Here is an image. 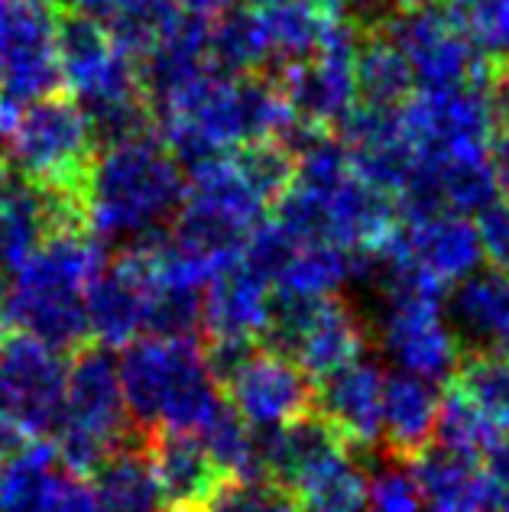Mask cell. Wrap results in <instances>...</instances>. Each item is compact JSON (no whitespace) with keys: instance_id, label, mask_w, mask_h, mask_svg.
Instances as JSON below:
<instances>
[{"instance_id":"1","label":"cell","mask_w":509,"mask_h":512,"mask_svg":"<svg viewBox=\"0 0 509 512\" xmlns=\"http://www.w3.org/2000/svg\"><path fill=\"white\" fill-rule=\"evenodd\" d=\"M185 192L189 175L172 159L163 137L111 146L98 153L91 169L88 218L107 240L153 247L169 237Z\"/></svg>"},{"instance_id":"2","label":"cell","mask_w":509,"mask_h":512,"mask_svg":"<svg viewBox=\"0 0 509 512\" xmlns=\"http://www.w3.org/2000/svg\"><path fill=\"white\" fill-rule=\"evenodd\" d=\"M127 409L146 431L172 428L198 435L221 409L218 380L198 338H146L120 360Z\"/></svg>"},{"instance_id":"3","label":"cell","mask_w":509,"mask_h":512,"mask_svg":"<svg viewBox=\"0 0 509 512\" xmlns=\"http://www.w3.org/2000/svg\"><path fill=\"white\" fill-rule=\"evenodd\" d=\"M101 250L85 234L49 237L26 260L13 289V312L30 338L49 347H69L88 331V282L101 273Z\"/></svg>"},{"instance_id":"4","label":"cell","mask_w":509,"mask_h":512,"mask_svg":"<svg viewBox=\"0 0 509 512\" xmlns=\"http://www.w3.org/2000/svg\"><path fill=\"white\" fill-rule=\"evenodd\" d=\"M0 153L26 182L88 192L98 146L72 94L13 107L0 117Z\"/></svg>"},{"instance_id":"5","label":"cell","mask_w":509,"mask_h":512,"mask_svg":"<svg viewBox=\"0 0 509 512\" xmlns=\"http://www.w3.org/2000/svg\"><path fill=\"white\" fill-rule=\"evenodd\" d=\"M56 56V4L0 0V107H23L62 94Z\"/></svg>"},{"instance_id":"6","label":"cell","mask_w":509,"mask_h":512,"mask_svg":"<svg viewBox=\"0 0 509 512\" xmlns=\"http://www.w3.org/2000/svg\"><path fill=\"white\" fill-rule=\"evenodd\" d=\"M127 396L120 383V367L88 350L69 373V396L62 412V454L72 467H98L127 431Z\"/></svg>"},{"instance_id":"7","label":"cell","mask_w":509,"mask_h":512,"mask_svg":"<svg viewBox=\"0 0 509 512\" xmlns=\"http://www.w3.org/2000/svg\"><path fill=\"white\" fill-rule=\"evenodd\" d=\"M69 373L56 347L36 338L0 347V419L26 431H43L62 422Z\"/></svg>"},{"instance_id":"8","label":"cell","mask_w":509,"mask_h":512,"mask_svg":"<svg viewBox=\"0 0 509 512\" xmlns=\"http://www.w3.org/2000/svg\"><path fill=\"white\" fill-rule=\"evenodd\" d=\"M227 402L257 431L289 425L315 412V386L296 360L257 347L244 367L224 386Z\"/></svg>"},{"instance_id":"9","label":"cell","mask_w":509,"mask_h":512,"mask_svg":"<svg viewBox=\"0 0 509 512\" xmlns=\"http://www.w3.org/2000/svg\"><path fill=\"white\" fill-rule=\"evenodd\" d=\"M383 386L386 376L370 360L347 363L315 386V412L354 454L383 441Z\"/></svg>"},{"instance_id":"10","label":"cell","mask_w":509,"mask_h":512,"mask_svg":"<svg viewBox=\"0 0 509 512\" xmlns=\"http://www.w3.org/2000/svg\"><path fill=\"white\" fill-rule=\"evenodd\" d=\"M341 454H351V448L318 412H308L270 431H257L260 477L286 496L296 493L325 464L338 461Z\"/></svg>"},{"instance_id":"11","label":"cell","mask_w":509,"mask_h":512,"mask_svg":"<svg viewBox=\"0 0 509 512\" xmlns=\"http://www.w3.org/2000/svg\"><path fill=\"white\" fill-rule=\"evenodd\" d=\"M445 321L461 357L506 354L509 350V276L477 269L454 282L445 299Z\"/></svg>"},{"instance_id":"12","label":"cell","mask_w":509,"mask_h":512,"mask_svg":"<svg viewBox=\"0 0 509 512\" xmlns=\"http://www.w3.org/2000/svg\"><path fill=\"white\" fill-rule=\"evenodd\" d=\"M146 448H150V461L169 512H205L211 496L227 480L202 438L192 435V431L159 428L156 435H150Z\"/></svg>"},{"instance_id":"13","label":"cell","mask_w":509,"mask_h":512,"mask_svg":"<svg viewBox=\"0 0 509 512\" xmlns=\"http://www.w3.org/2000/svg\"><path fill=\"white\" fill-rule=\"evenodd\" d=\"M441 393L432 380L396 370L383 386V451L415 461L438 438Z\"/></svg>"},{"instance_id":"14","label":"cell","mask_w":509,"mask_h":512,"mask_svg":"<svg viewBox=\"0 0 509 512\" xmlns=\"http://www.w3.org/2000/svg\"><path fill=\"white\" fill-rule=\"evenodd\" d=\"M399 244L409 253V260L441 286H454L477 273V263L484 256L477 224L467 221L464 214H441V218L412 227L399 224Z\"/></svg>"},{"instance_id":"15","label":"cell","mask_w":509,"mask_h":512,"mask_svg":"<svg viewBox=\"0 0 509 512\" xmlns=\"http://www.w3.org/2000/svg\"><path fill=\"white\" fill-rule=\"evenodd\" d=\"M266 302H270V286L237 260L208 282L202 334L257 341L266 325Z\"/></svg>"},{"instance_id":"16","label":"cell","mask_w":509,"mask_h":512,"mask_svg":"<svg viewBox=\"0 0 509 512\" xmlns=\"http://www.w3.org/2000/svg\"><path fill=\"white\" fill-rule=\"evenodd\" d=\"M367 338H370L367 321L360 318L357 308L347 299H341V295H328L292 360H296L312 380H325L328 373L360 360Z\"/></svg>"},{"instance_id":"17","label":"cell","mask_w":509,"mask_h":512,"mask_svg":"<svg viewBox=\"0 0 509 512\" xmlns=\"http://www.w3.org/2000/svg\"><path fill=\"white\" fill-rule=\"evenodd\" d=\"M412 464L425 496V512H487L480 457L432 444Z\"/></svg>"},{"instance_id":"18","label":"cell","mask_w":509,"mask_h":512,"mask_svg":"<svg viewBox=\"0 0 509 512\" xmlns=\"http://www.w3.org/2000/svg\"><path fill=\"white\" fill-rule=\"evenodd\" d=\"M150 438L140 448L107 454L95 467V500L101 512H166V496L150 461Z\"/></svg>"},{"instance_id":"19","label":"cell","mask_w":509,"mask_h":512,"mask_svg":"<svg viewBox=\"0 0 509 512\" xmlns=\"http://www.w3.org/2000/svg\"><path fill=\"white\" fill-rule=\"evenodd\" d=\"M354 78H357V101L380 104V107H406L415 91H419V75L396 39L377 30L360 33L357 59H354Z\"/></svg>"},{"instance_id":"20","label":"cell","mask_w":509,"mask_h":512,"mask_svg":"<svg viewBox=\"0 0 509 512\" xmlns=\"http://www.w3.org/2000/svg\"><path fill=\"white\" fill-rule=\"evenodd\" d=\"M273 56L270 33L253 4H234L211 17L208 36V65L227 78L260 72Z\"/></svg>"},{"instance_id":"21","label":"cell","mask_w":509,"mask_h":512,"mask_svg":"<svg viewBox=\"0 0 509 512\" xmlns=\"http://www.w3.org/2000/svg\"><path fill=\"white\" fill-rule=\"evenodd\" d=\"M250 4L263 17L273 52L292 59L318 52L331 23L341 20L331 0H250Z\"/></svg>"},{"instance_id":"22","label":"cell","mask_w":509,"mask_h":512,"mask_svg":"<svg viewBox=\"0 0 509 512\" xmlns=\"http://www.w3.org/2000/svg\"><path fill=\"white\" fill-rule=\"evenodd\" d=\"M367 500H370L367 470L357 464L354 451L325 464L318 474H312L292 493L296 512H364Z\"/></svg>"},{"instance_id":"23","label":"cell","mask_w":509,"mask_h":512,"mask_svg":"<svg viewBox=\"0 0 509 512\" xmlns=\"http://www.w3.org/2000/svg\"><path fill=\"white\" fill-rule=\"evenodd\" d=\"M227 159H231L237 175L250 185V192L257 195L266 208H273L276 201L289 192L299 175L296 156H292L276 137L240 143V146H234Z\"/></svg>"},{"instance_id":"24","label":"cell","mask_w":509,"mask_h":512,"mask_svg":"<svg viewBox=\"0 0 509 512\" xmlns=\"http://www.w3.org/2000/svg\"><path fill=\"white\" fill-rule=\"evenodd\" d=\"M198 438L208 448L227 477L240 480H263L260 461H257V431H253L244 415H240L231 402H221V409L211 415L208 425L198 431Z\"/></svg>"},{"instance_id":"25","label":"cell","mask_w":509,"mask_h":512,"mask_svg":"<svg viewBox=\"0 0 509 512\" xmlns=\"http://www.w3.org/2000/svg\"><path fill=\"white\" fill-rule=\"evenodd\" d=\"M182 13L179 0H124L111 17H107V33L114 46L133 59H143L146 52L159 46V39L169 33Z\"/></svg>"},{"instance_id":"26","label":"cell","mask_w":509,"mask_h":512,"mask_svg":"<svg viewBox=\"0 0 509 512\" xmlns=\"http://www.w3.org/2000/svg\"><path fill=\"white\" fill-rule=\"evenodd\" d=\"M451 383L477 402V409L487 415L500 435H509V350L506 354L461 357Z\"/></svg>"},{"instance_id":"27","label":"cell","mask_w":509,"mask_h":512,"mask_svg":"<svg viewBox=\"0 0 509 512\" xmlns=\"http://www.w3.org/2000/svg\"><path fill=\"white\" fill-rule=\"evenodd\" d=\"M438 169H441V185H445L451 214H480L503 198V188L490 156L448 159Z\"/></svg>"},{"instance_id":"28","label":"cell","mask_w":509,"mask_h":512,"mask_svg":"<svg viewBox=\"0 0 509 512\" xmlns=\"http://www.w3.org/2000/svg\"><path fill=\"white\" fill-rule=\"evenodd\" d=\"M500 438V431L490 425V419L477 409V402L464 393L461 386H448L441 396V422H438V441L451 451L480 457L493 441Z\"/></svg>"},{"instance_id":"29","label":"cell","mask_w":509,"mask_h":512,"mask_svg":"<svg viewBox=\"0 0 509 512\" xmlns=\"http://www.w3.org/2000/svg\"><path fill=\"white\" fill-rule=\"evenodd\" d=\"M354 253L338 244H308L292 260L289 273L279 286L308 292V295H338L351 282Z\"/></svg>"},{"instance_id":"30","label":"cell","mask_w":509,"mask_h":512,"mask_svg":"<svg viewBox=\"0 0 509 512\" xmlns=\"http://www.w3.org/2000/svg\"><path fill=\"white\" fill-rule=\"evenodd\" d=\"M302 244L292 237L283 224L276 221H260L250 231L244 250H240V263H244L253 276H260L266 286H279L283 276L289 273L292 260L299 256Z\"/></svg>"},{"instance_id":"31","label":"cell","mask_w":509,"mask_h":512,"mask_svg":"<svg viewBox=\"0 0 509 512\" xmlns=\"http://www.w3.org/2000/svg\"><path fill=\"white\" fill-rule=\"evenodd\" d=\"M367 483L373 512H425L422 487L412 474V464L403 457L380 451L377 464L367 474Z\"/></svg>"},{"instance_id":"32","label":"cell","mask_w":509,"mask_h":512,"mask_svg":"<svg viewBox=\"0 0 509 512\" xmlns=\"http://www.w3.org/2000/svg\"><path fill=\"white\" fill-rule=\"evenodd\" d=\"M419 166V153L409 140H393L380 146H360L351 150V172L357 179L377 185L380 192L396 195L409 182V175Z\"/></svg>"},{"instance_id":"33","label":"cell","mask_w":509,"mask_h":512,"mask_svg":"<svg viewBox=\"0 0 509 512\" xmlns=\"http://www.w3.org/2000/svg\"><path fill=\"white\" fill-rule=\"evenodd\" d=\"M286 500V493H279L273 483L266 480H240L227 477L221 490L211 496L205 512H273Z\"/></svg>"},{"instance_id":"34","label":"cell","mask_w":509,"mask_h":512,"mask_svg":"<svg viewBox=\"0 0 509 512\" xmlns=\"http://www.w3.org/2000/svg\"><path fill=\"white\" fill-rule=\"evenodd\" d=\"M477 218H480L477 234H480V247H484L487 263L497 269V273L509 276V201L500 198L497 205L480 211Z\"/></svg>"},{"instance_id":"35","label":"cell","mask_w":509,"mask_h":512,"mask_svg":"<svg viewBox=\"0 0 509 512\" xmlns=\"http://www.w3.org/2000/svg\"><path fill=\"white\" fill-rule=\"evenodd\" d=\"M487 512H509V435H500L480 454Z\"/></svg>"},{"instance_id":"36","label":"cell","mask_w":509,"mask_h":512,"mask_svg":"<svg viewBox=\"0 0 509 512\" xmlns=\"http://www.w3.org/2000/svg\"><path fill=\"white\" fill-rule=\"evenodd\" d=\"M39 512H101V506L95 500V490L75 480H56Z\"/></svg>"},{"instance_id":"37","label":"cell","mask_w":509,"mask_h":512,"mask_svg":"<svg viewBox=\"0 0 509 512\" xmlns=\"http://www.w3.org/2000/svg\"><path fill=\"white\" fill-rule=\"evenodd\" d=\"M490 163H493V169H497L503 198L509 201V124L493 127V137H490Z\"/></svg>"},{"instance_id":"38","label":"cell","mask_w":509,"mask_h":512,"mask_svg":"<svg viewBox=\"0 0 509 512\" xmlns=\"http://www.w3.org/2000/svg\"><path fill=\"white\" fill-rule=\"evenodd\" d=\"M399 10H415V7H425V4H435V0H393Z\"/></svg>"},{"instance_id":"39","label":"cell","mask_w":509,"mask_h":512,"mask_svg":"<svg viewBox=\"0 0 509 512\" xmlns=\"http://www.w3.org/2000/svg\"><path fill=\"white\" fill-rule=\"evenodd\" d=\"M454 7H461V10H474V7H480V4H487V0H451Z\"/></svg>"},{"instance_id":"40","label":"cell","mask_w":509,"mask_h":512,"mask_svg":"<svg viewBox=\"0 0 509 512\" xmlns=\"http://www.w3.org/2000/svg\"><path fill=\"white\" fill-rule=\"evenodd\" d=\"M273 512H296V506H292L289 500H283V503H279V506H276Z\"/></svg>"},{"instance_id":"41","label":"cell","mask_w":509,"mask_h":512,"mask_svg":"<svg viewBox=\"0 0 509 512\" xmlns=\"http://www.w3.org/2000/svg\"><path fill=\"white\" fill-rule=\"evenodd\" d=\"M49 4H56V7H62V4H65V0H49Z\"/></svg>"},{"instance_id":"42","label":"cell","mask_w":509,"mask_h":512,"mask_svg":"<svg viewBox=\"0 0 509 512\" xmlns=\"http://www.w3.org/2000/svg\"><path fill=\"white\" fill-rule=\"evenodd\" d=\"M331 4H334V7H338V0H331Z\"/></svg>"},{"instance_id":"43","label":"cell","mask_w":509,"mask_h":512,"mask_svg":"<svg viewBox=\"0 0 509 512\" xmlns=\"http://www.w3.org/2000/svg\"><path fill=\"white\" fill-rule=\"evenodd\" d=\"M506 56H509V52H506Z\"/></svg>"}]
</instances>
